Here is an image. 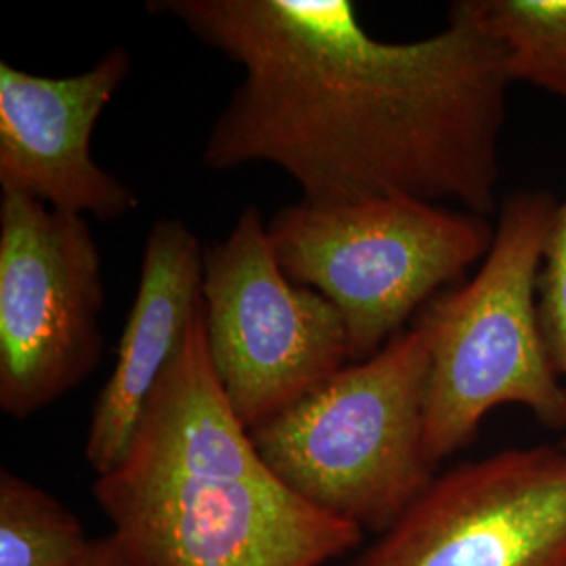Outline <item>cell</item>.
<instances>
[{
  "mask_svg": "<svg viewBox=\"0 0 566 566\" xmlns=\"http://www.w3.org/2000/svg\"><path fill=\"white\" fill-rule=\"evenodd\" d=\"M240 65L212 124L210 170L271 164L311 206L374 198L495 212L510 76L470 0L420 41L374 39L348 0H156Z\"/></svg>",
  "mask_w": 566,
  "mask_h": 566,
  "instance_id": "obj_1",
  "label": "cell"
},
{
  "mask_svg": "<svg viewBox=\"0 0 566 566\" xmlns=\"http://www.w3.org/2000/svg\"><path fill=\"white\" fill-rule=\"evenodd\" d=\"M93 493L128 566H322L364 537L264 464L214 374L203 303Z\"/></svg>",
  "mask_w": 566,
  "mask_h": 566,
  "instance_id": "obj_2",
  "label": "cell"
},
{
  "mask_svg": "<svg viewBox=\"0 0 566 566\" xmlns=\"http://www.w3.org/2000/svg\"><path fill=\"white\" fill-rule=\"evenodd\" d=\"M556 210L544 191L506 198L476 275L437 296L418 317L430 346L426 455L434 468L464 449L502 405H521L566 434V385L539 313Z\"/></svg>",
  "mask_w": 566,
  "mask_h": 566,
  "instance_id": "obj_3",
  "label": "cell"
},
{
  "mask_svg": "<svg viewBox=\"0 0 566 566\" xmlns=\"http://www.w3.org/2000/svg\"><path fill=\"white\" fill-rule=\"evenodd\" d=\"M428 378V332L418 319L250 437L304 502L382 535L434 481L426 455Z\"/></svg>",
  "mask_w": 566,
  "mask_h": 566,
  "instance_id": "obj_4",
  "label": "cell"
},
{
  "mask_svg": "<svg viewBox=\"0 0 566 566\" xmlns=\"http://www.w3.org/2000/svg\"><path fill=\"white\" fill-rule=\"evenodd\" d=\"M266 231L283 273L343 315L350 364L403 334L418 308L485 261L495 235L486 217L413 198L292 203Z\"/></svg>",
  "mask_w": 566,
  "mask_h": 566,
  "instance_id": "obj_5",
  "label": "cell"
},
{
  "mask_svg": "<svg viewBox=\"0 0 566 566\" xmlns=\"http://www.w3.org/2000/svg\"><path fill=\"white\" fill-rule=\"evenodd\" d=\"M202 303L210 361L248 430L350 364L343 315L283 273L256 208L203 252Z\"/></svg>",
  "mask_w": 566,
  "mask_h": 566,
  "instance_id": "obj_6",
  "label": "cell"
},
{
  "mask_svg": "<svg viewBox=\"0 0 566 566\" xmlns=\"http://www.w3.org/2000/svg\"><path fill=\"white\" fill-rule=\"evenodd\" d=\"M102 252L88 221L0 198V407L23 420L102 361Z\"/></svg>",
  "mask_w": 566,
  "mask_h": 566,
  "instance_id": "obj_7",
  "label": "cell"
},
{
  "mask_svg": "<svg viewBox=\"0 0 566 566\" xmlns=\"http://www.w3.org/2000/svg\"><path fill=\"white\" fill-rule=\"evenodd\" d=\"M353 566H566V447L504 449L434 476Z\"/></svg>",
  "mask_w": 566,
  "mask_h": 566,
  "instance_id": "obj_8",
  "label": "cell"
},
{
  "mask_svg": "<svg viewBox=\"0 0 566 566\" xmlns=\"http://www.w3.org/2000/svg\"><path fill=\"white\" fill-rule=\"evenodd\" d=\"M133 70L112 46L74 76H39L0 63V189L70 214L118 221L139 208L133 187L93 158V133Z\"/></svg>",
  "mask_w": 566,
  "mask_h": 566,
  "instance_id": "obj_9",
  "label": "cell"
},
{
  "mask_svg": "<svg viewBox=\"0 0 566 566\" xmlns=\"http://www.w3.org/2000/svg\"><path fill=\"white\" fill-rule=\"evenodd\" d=\"M203 252L200 238L181 219H160L147 233L135 303L86 434L84 455L97 476L126 455L151 392L196 317Z\"/></svg>",
  "mask_w": 566,
  "mask_h": 566,
  "instance_id": "obj_10",
  "label": "cell"
},
{
  "mask_svg": "<svg viewBox=\"0 0 566 566\" xmlns=\"http://www.w3.org/2000/svg\"><path fill=\"white\" fill-rule=\"evenodd\" d=\"M93 544L57 497L7 468L0 472V566H78Z\"/></svg>",
  "mask_w": 566,
  "mask_h": 566,
  "instance_id": "obj_11",
  "label": "cell"
},
{
  "mask_svg": "<svg viewBox=\"0 0 566 566\" xmlns=\"http://www.w3.org/2000/svg\"><path fill=\"white\" fill-rule=\"evenodd\" d=\"M500 44L510 82L566 97V0H470Z\"/></svg>",
  "mask_w": 566,
  "mask_h": 566,
  "instance_id": "obj_12",
  "label": "cell"
},
{
  "mask_svg": "<svg viewBox=\"0 0 566 566\" xmlns=\"http://www.w3.org/2000/svg\"><path fill=\"white\" fill-rule=\"evenodd\" d=\"M539 313L547 346L566 385V202L558 206L547 238L539 275Z\"/></svg>",
  "mask_w": 566,
  "mask_h": 566,
  "instance_id": "obj_13",
  "label": "cell"
},
{
  "mask_svg": "<svg viewBox=\"0 0 566 566\" xmlns=\"http://www.w3.org/2000/svg\"><path fill=\"white\" fill-rule=\"evenodd\" d=\"M78 566H128L116 537L109 533L107 537L95 539L91 554Z\"/></svg>",
  "mask_w": 566,
  "mask_h": 566,
  "instance_id": "obj_14",
  "label": "cell"
}]
</instances>
